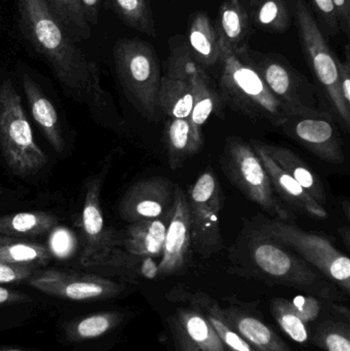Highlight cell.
Segmentation results:
<instances>
[{
  "mask_svg": "<svg viewBox=\"0 0 350 351\" xmlns=\"http://www.w3.org/2000/svg\"><path fill=\"white\" fill-rule=\"evenodd\" d=\"M232 272L265 284L289 287L324 300L341 303L347 297L291 249L262 234L252 223L230 247Z\"/></svg>",
  "mask_w": 350,
  "mask_h": 351,
  "instance_id": "1",
  "label": "cell"
},
{
  "mask_svg": "<svg viewBox=\"0 0 350 351\" xmlns=\"http://www.w3.org/2000/svg\"><path fill=\"white\" fill-rule=\"evenodd\" d=\"M21 30L68 90L100 103L107 96L98 67L76 47L47 0H16Z\"/></svg>",
  "mask_w": 350,
  "mask_h": 351,
  "instance_id": "2",
  "label": "cell"
},
{
  "mask_svg": "<svg viewBox=\"0 0 350 351\" xmlns=\"http://www.w3.org/2000/svg\"><path fill=\"white\" fill-rule=\"evenodd\" d=\"M244 49L234 51L221 45V98L253 121H267L279 128L293 112L275 98L247 59Z\"/></svg>",
  "mask_w": 350,
  "mask_h": 351,
  "instance_id": "3",
  "label": "cell"
},
{
  "mask_svg": "<svg viewBox=\"0 0 350 351\" xmlns=\"http://www.w3.org/2000/svg\"><path fill=\"white\" fill-rule=\"evenodd\" d=\"M113 60L129 102L142 117L155 121L162 75L154 47L141 38H121L113 47Z\"/></svg>",
  "mask_w": 350,
  "mask_h": 351,
  "instance_id": "4",
  "label": "cell"
},
{
  "mask_svg": "<svg viewBox=\"0 0 350 351\" xmlns=\"http://www.w3.org/2000/svg\"><path fill=\"white\" fill-rule=\"evenodd\" d=\"M252 224L316 268L327 280L350 295V260L324 235L308 232L279 219L256 218Z\"/></svg>",
  "mask_w": 350,
  "mask_h": 351,
  "instance_id": "5",
  "label": "cell"
},
{
  "mask_svg": "<svg viewBox=\"0 0 350 351\" xmlns=\"http://www.w3.org/2000/svg\"><path fill=\"white\" fill-rule=\"evenodd\" d=\"M0 149L8 168L21 177L36 174L49 160L35 142L22 99L10 80L0 84Z\"/></svg>",
  "mask_w": 350,
  "mask_h": 351,
  "instance_id": "6",
  "label": "cell"
},
{
  "mask_svg": "<svg viewBox=\"0 0 350 351\" xmlns=\"http://www.w3.org/2000/svg\"><path fill=\"white\" fill-rule=\"evenodd\" d=\"M290 2L297 25L300 43L308 65L328 97L343 129L349 132L350 108L345 104L339 86L338 58L329 47L306 2L304 0H290Z\"/></svg>",
  "mask_w": 350,
  "mask_h": 351,
  "instance_id": "7",
  "label": "cell"
},
{
  "mask_svg": "<svg viewBox=\"0 0 350 351\" xmlns=\"http://www.w3.org/2000/svg\"><path fill=\"white\" fill-rule=\"evenodd\" d=\"M220 165L226 177L251 202L275 219L289 220L290 213L279 202L268 174L250 143L238 137L227 138Z\"/></svg>",
  "mask_w": 350,
  "mask_h": 351,
  "instance_id": "8",
  "label": "cell"
},
{
  "mask_svg": "<svg viewBox=\"0 0 350 351\" xmlns=\"http://www.w3.org/2000/svg\"><path fill=\"white\" fill-rule=\"evenodd\" d=\"M187 193L191 219L192 249L208 259L223 249L220 213L224 206L221 184L213 169H207Z\"/></svg>",
  "mask_w": 350,
  "mask_h": 351,
  "instance_id": "9",
  "label": "cell"
},
{
  "mask_svg": "<svg viewBox=\"0 0 350 351\" xmlns=\"http://www.w3.org/2000/svg\"><path fill=\"white\" fill-rule=\"evenodd\" d=\"M244 51L275 98L292 112L305 109L322 110L316 86L285 60L252 51L248 47H245Z\"/></svg>",
  "mask_w": 350,
  "mask_h": 351,
  "instance_id": "10",
  "label": "cell"
},
{
  "mask_svg": "<svg viewBox=\"0 0 350 351\" xmlns=\"http://www.w3.org/2000/svg\"><path fill=\"white\" fill-rule=\"evenodd\" d=\"M279 128L323 162L332 165L345 162L342 140L334 117L329 111L296 110Z\"/></svg>",
  "mask_w": 350,
  "mask_h": 351,
  "instance_id": "11",
  "label": "cell"
},
{
  "mask_svg": "<svg viewBox=\"0 0 350 351\" xmlns=\"http://www.w3.org/2000/svg\"><path fill=\"white\" fill-rule=\"evenodd\" d=\"M33 288L74 301L103 300L118 296L125 287L108 278L80 272L47 270L31 278Z\"/></svg>",
  "mask_w": 350,
  "mask_h": 351,
  "instance_id": "12",
  "label": "cell"
},
{
  "mask_svg": "<svg viewBox=\"0 0 350 351\" xmlns=\"http://www.w3.org/2000/svg\"><path fill=\"white\" fill-rule=\"evenodd\" d=\"M175 185L166 177L141 180L129 188L119 204V215L127 222L154 220L173 210Z\"/></svg>",
  "mask_w": 350,
  "mask_h": 351,
  "instance_id": "13",
  "label": "cell"
},
{
  "mask_svg": "<svg viewBox=\"0 0 350 351\" xmlns=\"http://www.w3.org/2000/svg\"><path fill=\"white\" fill-rule=\"evenodd\" d=\"M192 247L191 219L187 193L176 185L174 210L166 229L162 259L158 264V276H178L186 270Z\"/></svg>",
  "mask_w": 350,
  "mask_h": 351,
  "instance_id": "14",
  "label": "cell"
},
{
  "mask_svg": "<svg viewBox=\"0 0 350 351\" xmlns=\"http://www.w3.org/2000/svg\"><path fill=\"white\" fill-rule=\"evenodd\" d=\"M191 57L186 45H179L172 49L166 62V72L158 93V106L168 119H189L190 117L193 93L187 65Z\"/></svg>",
  "mask_w": 350,
  "mask_h": 351,
  "instance_id": "15",
  "label": "cell"
},
{
  "mask_svg": "<svg viewBox=\"0 0 350 351\" xmlns=\"http://www.w3.org/2000/svg\"><path fill=\"white\" fill-rule=\"evenodd\" d=\"M101 179L90 180L86 185V194L82 210V226L86 235V251L82 262L86 266H98L117 245L113 233L105 229L100 200Z\"/></svg>",
  "mask_w": 350,
  "mask_h": 351,
  "instance_id": "16",
  "label": "cell"
},
{
  "mask_svg": "<svg viewBox=\"0 0 350 351\" xmlns=\"http://www.w3.org/2000/svg\"><path fill=\"white\" fill-rule=\"evenodd\" d=\"M250 145L266 170L277 195L306 216L321 220L328 218L325 206L316 202L293 177L279 168L262 149L258 140H251Z\"/></svg>",
  "mask_w": 350,
  "mask_h": 351,
  "instance_id": "17",
  "label": "cell"
},
{
  "mask_svg": "<svg viewBox=\"0 0 350 351\" xmlns=\"http://www.w3.org/2000/svg\"><path fill=\"white\" fill-rule=\"evenodd\" d=\"M168 298L173 302L187 303V306L192 307L203 313L217 332L226 351H257L230 327L224 317L223 307L207 293L201 291L191 292L187 289L178 287L170 293Z\"/></svg>",
  "mask_w": 350,
  "mask_h": 351,
  "instance_id": "18",
  "label": "cell"
},
{
  "mask_svg": "<svg viewBox=\"0 0 350 351\" xmlns=\"http://www.w3.org/2000/svg\"><path fill=\"white\" fill-rule=\"evenodd\" d=\"M187 68L190 75L193 93L192 109L188 119L189 125L195 142L199 144V147H203V125L214 113L219 114L222 98L221 95L216 90L205 68L199 65L192 57L189 60Z\"/></svg>",
  "mask_w": 350,
  "mask_h": 351,
  "instance_id": "19",
  "label": "cell"
},
{
  "mask_svg": "<svg viewBox=\"0 0 350 351\" xmlns=\"http://www.w3.org/2000/svg\"><path fill=\"white\" fill-rule=\"evenodd\" d=\"M173 210L154 220L132 223L123 239L125 252L141 259L162 257L166 229L172 218Z\"/></svg>",
  "mask_w": 350,
  "mask_h": 351,
  "instance_id": "20",
  "label": "cell"
},
{
  "mask_svg": "<svg viewBox=\"0 0 350 351\" xmlns=\"http://www.w3.org/2000/svg\"><path fill=\"white\" fill-rule=\"evenodd\" d=\"M225 321L257 351H294L261 319L236 306L223 308Z\"/></svg>",
  "mask_w": 350,
  "mask_h": 351,
  "instance_id": "21",
  "label": "cell"
},
{
  "mask_svg": "<svg viewBox=\"0 0 350 351\" xmlns=\"http://www.w3.org/2000/svg\"><path fill=\"white\" fill-rule=\"evenodd\" d=\"M22 82L33 119L42 130L53 149L62 154L65 148V141L62 132L61 121L55 106L45 97L30 75L25 73Z\"/></svg>",
  "mask_w": 350,
  "mask_h": 351,
  "instance_id": "22",
  "label": "cell"
},
{
  "mask_svg": "<svg viewBox=\"0 0 350 351\" xmlns=\"http://www.w3.org/2000/svg\"><path fill=\"white\" fill-rule=\"evenodd\" d=\"M220 45L236 49L248 47L251 34L250 16L240 0H225L220 5L215 24Z\"/></svg>",
  "mask_w": 350,
  "mask_h": 351,
  "instance_id": "23",
  "label": "cell"
},
{
  "mask_svg": "<svg viewBox=\"0 0 350 351\" xmlns=\"http://www.w3.org/2000/svg\"><path fill=\"white\" fill-rule=\"evenodd\" d=\"M187 49L193 60L201 67L219 63L221 45L213 23L205 12L193 14L187 32Z\"/></svg>",
  "mask_w": 350,
  "mask_h": 351,
  "instance_id": "24",
  "label": "cell"
},
{
  "mask_svg": "<svg viewBox=\"0 0 350 351\" xmlns=\"http://www.w3.org/2000/svg\"><path fill=\"white\" fill-rule=\"evenodd\" d=\"M262 149L267 156L285 172L293 177L316 202L321 204L326 202V191L322 180L318 175L304 162L296 156L292 150L273 144L259 141Z\"/></svg>",
  "mask_w": 350,
  "mask_h": 351,
  "instance_id": "25",
  "label": "cell"
},
{
  "mask_svg": "<svg viewBox=\"0 0 350 351\" xmlns=\"http://www.w3.org/2000/svg\"><path fill=\"white\" fill-rule=\"evenodd\" d=\"M187 337L203 351H226L209 319L190 306L179 307L173 315Z\"/></svg>",
  "mask_w": 350,
  "mask_h": 351,
  "instance_id": "26",
  "label": "cell"
},
{
  "mask_svg": "<svg viewBox=\"0 0 350 351\" xmlns=\"http://www.w3.org/2000/svg\"><path fill=\"white\" fill-rule=\"evenodd\" d=\"M168 166L172 170L180 168L190 156L201 147L195 142L190 132L188 119H168L164 133Z\"/></svg>",
  "mask_w": 350,
  "mask_h": 351,
  "instance_id": "27",
  "label": "cell"
},
{
  "mask_svg": "<svg viewBox=\"0 0 350 351\" xmlns=\"http://www.w3.org/2000/svg\"><path fill=\"white\" fill-rule=\"evenodd\" d=\"M57 225V217L49 213H16L0 217V235L37 237L49 232Z\"/></svg>",
  "mask_w": 350,
  "mask_h": 351,
  "instance_id": "28",
  "label": "cell"
},
{
  "mask_svg": "<svg viewBox=\"0 0 350 351\" xmlns=\"http://www.w3.org/2000/svg\"><path fill=\"white\" fill-rule=\"evenodd\" d=\"M51 255L49 247L16 237H0V262L14 265H45L51 261Z\"/></svg>",
  "mask_w": 350,
  "mask_h": 351,
  "instance_id": "29",
  "label": "cell"
},
{
  "mask_svg": "<svg viewBox=\"0 0 350 351\" xmlns=\"http://www.w3.org/2000/svg\"><path fill=\"white\" fill-rule=\"evenodd\" d=\"M310 342L324 351H350L349 319L323 317L310 327Z\"/></svg>",
  "mask_w": 350,
  "mask_h": 351,
  "instance_id": "30",
  "label": "cell"
},
{
  "mask_svg": "<svg viewBox=\"0 0 350 351\" xmlns=\"http://www.w3.org/2000/svg\"><path fill=\"white\" fill-rule=\"evenodd\" d=\"M106 2L127 26L156 38L158 31L150 0H106Z\"/></svg>",
  "mask_w": 350,
  "mask_h": 351,
  "instance_id": "31",
  "label": "cell"
},
{
  "mask_svg": "<svg viewBox=\"0 0 350 351\" xmlns=\"http://www.w3.org/2000/svg\"><path fill=\"white\" fill-rule=\"evenodd\" d=\"M55 16L73 40H88L92 28L86 22L80 0H47Z\"/></svg>",
  "mask_w": 350,
  "mask_h": 351,
  "instance_id": "32",
  "label": "cell"
},
{
  "mask_svg": "<svg viewBox=\"0 0 350 351\" xmlns=\"http://www.w3.org/2000/svg\"><path fill=\"white\" fill-rule=\"evenodd\" d=\"M255 26L271 33L286 32L291 25L287 0H257L251 8Z\"/></svg>",
  "mask_w": 350,
  "mask_h": 351,
  "instance_id": "33",
  "label": "cell"
},
{
  "mask_svg": "<svg viewBox=\"0 0 350 351\" xmlns=\"http://www.w3.org/2000/svg\"><path fill=\"white\" fill-rule=\"evenodd\" d=\"M271 311L277 325L293 341L299 344L310 342V327L298 317L289 299H273Z\"/></svg>",
  "mask_w": 350,
  "mask_h": 351,
  "instance_id": "34",
  "label": "cell"
},
{
  "mask_svg": "<svg viewBox=\"0 0 350 351\" xmlns=\"http://www.w3.org/2000/svg\"><path fill=\"white\" fill-rule=\"evenodd\" d=\"M123 319V315L117 313L90 315L70 325L67 329V336L76 341L100 337L118 326Z\"/></svg>",
  "mask_w": 350,
  "mask_h": 351,
  "instance_id": "35",
  "label": "cell"
},
{
  "mask_svg": "<svg viewBox=\"0 0 350 351\" xmlns=\"http://www.w3.org/2000/svg\"><path fill=\"white\" fill-rule=\"evenodd\" d=\"M290 303L298 317L310 327L323 319V313L331 306L332 301L324 300L310 295H301L290 300Z\"/></svg>",
  "mask_w": 350,
  "mask_h": 351,
  "instance_id": "36",
  "label": "cell"
},
{
  "mask_svg": "<svg viewBox=\"0 0 350 351\" xmlns=\"http://www.w3.org/2000/svg\"><path fill=\"white\" fill-rule=\"evenodd\" d=\"M75 245V239L70 231L64 228H57L51 233L49 250L53 256L66 258L71 255Z\"/></svg>",
  "mask_w": 350,
  "mask_h": 351,
  "instance_id": "37",
  "label": "cell"
},
{
  "mask_svg": "<svg viewBox=\"0 0 350 351\" xmlns=\"http://www.w3.org/2000/svg\"><path fill=\"white\" fill-rule=\"evenodd\" d=\"M168 327L171 338H172L174 351H203L187 337L174 315H171L168 317Z\"/></svg>",
  "mask_w": 350,
  "mask_h": 351,
  "instance_id": "38",
  "label": "cell"
},
{
  "mask_svg": "<svg viewBox=\"0 0 350 351\" xmlns=\"http://www.w3.org/2000/svg\"><path fill=\"white\" fill-rule=\"evenodd\" d=\"M34 267L32 266L14 265L0 262V284H12L22 282L30 278Z\"/></svg>",
  "mask_w": 350,
  "mask_h": 351,
  "instance_id": "39",
  "label": "cell"
},
{
  "mask_svg": "<svg viewBox=\"0 0 350 351\" xmlns=\"http://www.w3.org/2000/svg\"><path fill=\"white\" fill-rule=\"evenodd\" d=\"M316 12L320 14L322 20L326 23L329 30L336 34L339 30L338 18L332 0H310Z\"/></svg>",
  "mask_w": 350,
  "mask_h": 351,
  "instance_id": "40",
  "label": "cell"
},
{
  "mask_svg": "<svg viewBox=\"0 0 350 351\" xmlns=\"http://www.w3.org/2000/svg\"><path fill=\"white\" fill-rule=\"evenodd\" d=\"M338 66L339 86L345 104L350 108V49L349 45L345 47V61L337 59Z\"/></svg>",
  "mask_w": 350,
  "mask_h": 351,
  "instance_id": "41",
  "label": "cell"
},
{
  "mask_svg": "<svg viewBox=\"0 0 350 351\" xmlns=\"http://www.w3.org/2000/svg\"><path fill=\"white\" fill-rule=\"evenodd\" d=\"M338 18L339 29L347 36L350 32V0H332Z\"/></svg>",
  "mask_w": 350,
  "mask_h": 351,
  "instance_id": "42",
  "label": "cell"
},
{
  "mask_svg": "<svg viewBox=\"0 0 350 351\" xmlns=\"http://www.w3.org/2000/svg\"><path fill=\"white\" fill-rule=\"evenodd\" d=\"M80 3H82L86 22L90 24V26L96 25L99 21L102 0H80Z\"/></svg>",
  "mask_w": 350,
  "mask_h": 351,
  "instance_id": "43",
  "label": "cell"
},
{
  "mask_svg": "<svg viewBox=\"0 0 350 351\" xmlns=\"http://www.w3.org/2000/svg\"><path fill=\"white\" fill-rule=\"evenodd\" d=\"M30 300L31 299L25 296L24 294L14 292V291L0 287V306L1 305L16 304V303Z\"/></svg>",
  "mask_w": 350,
  "mask_h": 351,
  "instance_id": "44",
  "label": "cell"
},
{
  "mask_svg": "<svg viewBox=\"0 0 350 351\" xmlns=\"http://www.w3.org/2000/svg\"><path fill=\"white\" fill-rule=\"evenodd\" d=\"M345 215H347V220H349V204L347 202H345Z\"/></svg>",
  "mask_w": 350,
  "mask_h": 351,
  "instance_id": "45",
  "label": "cell"
},
{
  "mask_svg": "<svg viewBox=\"0 0 350 351\" xmlns=\"http://www.w3.org/2000/svg\"><path fill=\"white\" fill-rule=\"evenodd\" d=\"M247 1H248L250 8H252V6L254 5L255 3H256L257 0H247Z\"/></svg>",
  "mask_w": 350,
  "mask_h": 351,
  "instance_id": "46",
  "label": "cell"
},
{
  "mask_svg": "<svg viewBox=\"0 0 350 351\" xmlns=\"http://www.w3.org/2000/svg\"><path fill=\"white\" fill-rule=\"evenodd\" d=\"M0 351H25V350H12V348H8V350H0Z\"/></svg>",
  "mask_w": 350,
  "mask_h": 351,
  "instance_id": "47",
  "label": "cell"
},
{
  "mask_svg": "<svg viewBox=\"0 0 350 351\" xmlns=\"http://www.w3.org/2000/svg\"><path fill=\"white\" fill-rule=\"evenodd\" d=\"M1 194H2V190L0 189V195H1Z\"/></svg>",
  "mask_w": 350,
  "mask_h": 351,
  "instance_id": "48",
  "label": "cell"
}]
</instances>
